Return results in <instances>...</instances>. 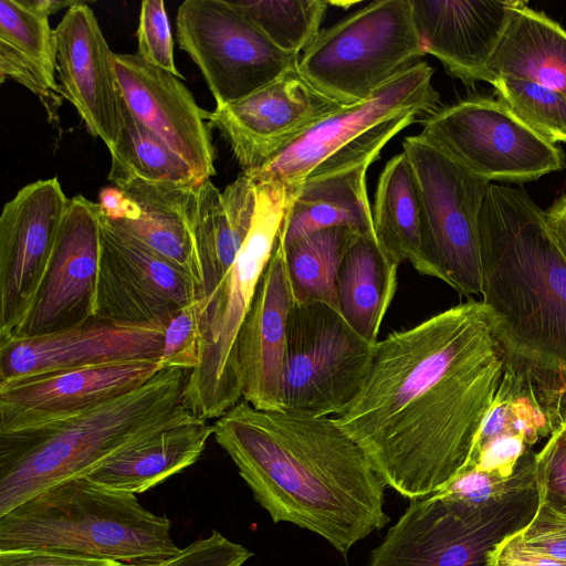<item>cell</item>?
<instances>
[{"label":"cell","mask_w":566,"mask_h":566,"mask_svg":"<svg viewBox=\"0 0 566 566\" xmlns=\"http://www.w3.org/2000/svg\"><path fill=\"white\" fill-rule=\"evenodd\" d=\"M506 358L488 307L470 298L378 340L334 418L386 486L429 496L464 470Z\"/></svg>","instance_id":"6da1fadb"},{"label":"cell","mask_w":566,"mask_h":566,"mask_svg":"<svg viewBox=\"0 0 566 566\" xmlns=\"http://www.w3.org/2000/svg\"><path fill=\"white\" fill-rule=\"evenodd\" d=\"M212 434L274 523L313 532L346 556L389 522L386 484L334 417L259 410L241 399Z\"/></svg>","instance_id":"7a4b0ae2"},{"label":"cell","mask_w":566,"mask_h":566,"mask_svg":"<svg viewBox=\"0 0 566 566\" xmlns=\"http://www.w3.org/2000/svg\"><path fill=\"white\" fill-rule=\"evenodd\" d=\"M479 228L482 302L509 356L566 367V255L520 188L490 184Z\"/></svg>","instance_id":"3957f363"},{"label":"cell","mask_w":566,"mask_h":566,"mask_svg":"<svg viewBox=\"0 0 566 566\" xmlns=\"http://www.w3.org/2000/svg\"><path fill=\"white\" fill-rule=\"evenodd\" d=\"M189 373L165 368L137 389L65 418L0 431V516L164 430L200 419L182 401Z\"/></svg>","instance_id":"277c9868"},{"label":"cell","mask_w":566,"mask_h":566,"mask_svg":"<svg viewBox=\"0 0 566 566\" xmlns=\"http://www.w3.org/2000/svg\"><path fill=\"white\" fill-rule=\"evenodd\" d=\"M171 524L136 495L87 476L50 488L0 516V551L44 548L127 565L177 555Z\"/></svg>","instance_id":"5b68a950"},{"label":"cell","mask_w":566,"mask_h":566,"mask_svg":"<svg viewBox=\"0 0 566 566\" xmlns=\"http://www.w3.org/2000/svg\"><path fill=\"white\" fill-rule=\"evenodd\" d=\"M256 185L258 201L250 232L224 279L202 302L200 363L188 375L182 401L203 420L218 419L242 399L238 336L291 199V190L283 184Z\"/></svg>","instance_id":"8992f818"},{"label":"cell","mask_w":566,"mask_h":566,"mask_svg":"<svg viewBox=\"0 0 566 566\" xmlns=\"http://www.w3.org/2000/svg\"><path fill=\"white\" fill-rule=\"evenodd\" d=\"M433 69L420 62L376 91L369 98L344 106L248 175L255 182L295 188L312 179L379 158L385 145L417 116L440 108L432 85ZM247 174V172H245Z\"/></svg>","instance_id":"52a82bcc"},{"label":"cell","mask_w":566,"mask_h":566,"mask_svg":"<svg viewBox=\"0 0 566 566\" xmlns=\"http://www.w3.org/2000/svg\"><path fill=\"white\" fill-rule=\"evenodd\" d=\"M410 0H378L321 30L298 60L301 73L343 106L369 98L422 62Z\"/></svg>","instance_id":"ba28073f"},{"label":"cell","mask_w":566,"mask_h":566,"mask_svg":"<svg viewBox=\"0 0 566 566\" xmlns=\"http://www.w3.org/2000/svg\"><path fill=\"white\" fill-rule=\"evenodd\" d=\"M539 502L537 486L483 506L436 494L412 500L367 566H489L490 553L533 520Z\"/></svg>","instance_id":"9c48e42d"},{"label":"cell","mask_w":566,"mask_h":566,"mask_svg":"<svg viewBox=\"0 0 566 566\" xmlns=\"http://www.w3.org/2000/svg\"><path fill=\"white\" fill-rule=\"evenodd\" d=\"M418 184L421 209L422 274L460 295L482 293L480 211L491 182L458 165L420 135L403 139Z\"/></svg>","instance_id":"30bf717a"},{"label":"cell","mask_w":566,"mask_h":566,"mask_svg":"<svg viewBox=\"0 0 566 566\" xmlns=\"http://www.w3.org/2000/svg\"><path fill=\"white\" fill-rule=\"evenodd\" d=\"M421 124V137L489 182L531 181L565 168L563 151L499 98L469 96L438 108Z\"/></svg>","instance_id":"8fae6325"},{"label":"cell","mask_w":566,"mask_h":566,"mask_svg":"<svg viewBox=\"0 0 566 566\" xmlns=\"http://www.w3.org/2000/svg\"><path fill=\"white\" fill-rule=\"evenodd\" d=\"M374 348L331 306L294 303L286 327L283 410L340 416L363 386Z\"/></svg>","instance_id":"7c38bea8"},{"label":"cell","mask_w":566,"mask_h":566,"mask_svg":"<svg viewBox=\"0 0 566 566\" xmlns=\"http://www.w3.org/2000/svg\"><path fill=\"white\" fill-rule=\"evenodd\" d=\"M177 40L200 70L217 107L237 102L298 64L228 0H186L176 15Z\"/></svg>","instance_id":"4fadbf2b"},{"label":"cell","mask_w":566,"mask_h":566,"mask_svg":"<svg viewBox=\"0 0 566 566\" xmlns=\"http://www.w3.org/2000/svg\"><path fill=\"white\" fill-rule=\"evenodd\" d=\"M69 199L57 178L24 186L0 217V343L24 327L54 253Z\"/></svg>","instance_id":"5bb4252c"},{"label":"cell","mask_w":566,"mask_h":566,"mask_svg":"<svg viewBox=\"0 0 566 566\" xmlns=\"http://www.w3.org/2000/svg\"><path fill=\"white\" fill-rule=\"evenodd\" d=\"M343 107L317 90L297 64L252 94L216 106L207 122L219 130L243 172L249 174Z\"/></svg>","instance_id":"9a60e30c"},{"label":"cell","mask_w":566,"mask_h":566,"mask_svg":"<svg viewBox=\"0 0 566 566\" xmlns=\"http://www.w3.org/2000/svg\"><path fill=\"white\" fill-rule=\"evenodd\" d=\"M201 300L196 281L101 212V256L95 317L145 324L165 322Z\"/></svg>","instance_id":"2e32d148"},{"label":"cell","mask_w":566,"mask_h":566,"mask_svg":"<svg viewBox=\"0 0 566 566\" xmlns=\"http://www.w3.org/2000/svg\"><path fill=\"white\" fill-rule=\"evenodd\" d=\"M167 323L128 324L93 317L59 332L0 343V384L64 370L160 360Z\"/></svg>","instance_id":"e0dca14e"},{"label":"cell","mask_w":566,"mask_h":566,"mask_svg":"<svg viewBox=\"0 0 566 566\" xmlns=\"http://www.w3.org/2000/svg\"><path fill=\"white\" fill-rule=\"evenodd\" d=\"M99 256L101 207L76 195L69 199L43 285L17 337L59 332L95 317Z\"/></svg>","instance_id":"ac0fdd59"},{"label":"cell","mask_w":566,"mask_h":566,"mask_svg":"<svg viewBox=\"0 0 566 566\" xmlns=\"http://www.w3.org/2000/svg\"><path fill=\"white\" fill-rule=\"evenodd\" d=\"M159 361L128 360L0 384V431L65 418L143 386Z\"/></svg>","instance_id":"d6986e66"},{"label":"cell","mask_w":566,"mask_h":566,"mask_svg":"<svg viewBox=\"0 0 566 566\" xmlns=\"http://www.w3.org/2000/svg\"><path fill=\"white\" fill-rule=\"evenodd\" d=\"M54 35L62 96L74 106L88 133L101 138L109 149L119 132L116 54L109 49L93 10L83 1L66 10Z\"/></svg>","instance_id":"ffe728a7"},{"label":"cell","mask_w":566,"mask_h":566,"mask_svg":"<svg viewBox=\"0 0 566 566\" xmlns=\"http://www.w3.org/2000/svg\"><path fill=\"white\" fill-rule=\"evenodd\" d=\"M115 70L125 103L148 129L201 178L216 175L214 148L200 108L181 78L136 54H116Z\"/></svg>","instance_id":"44dd1931"},{"label":"cell","mask_w":566,"mask_h":566,"mask_svg":"<svg viewBox=\"0 0 566 566\" xmlns=\"http://www.w3.org/2000/svg\"><path fill=\"white\" fill-rule=\"evenodd\" d=\"M293 304L279 237L238 336L242 399L259 410L284 407L286 327Z\"/></svg>","instance_id":"7402d4cb"},{"label":"cell","mask_w":566,"mask_h":566,"mask_svg":"<svg viewBox=\"0 0 566 566\" xmlns=\"http://www.w3.org/2000/svg\"><path fill=\"white\" fill-rule=\"evenodd\" d=\"M517 0H410L426 54L465 84L489 82L490 60Z\"/></svg>","instance_id":"603a6c76"},{"label":"cell","mask_w":566,"mask_h":566,"mask_svg":"<svg viewBox=\"0 0 566 566\" xmlns=\"http://www.w3.org/2000/svg\"><path fill=\"white\" fill-rule=\"evenodd\" d=\"M146 182L115 186L128 200L126 214L107 219L158 255L191 276L199 285L192 222L201 182Z\"/></svg>","instance_id":"cb8c5ba5"},{"label":"cell","mask_w":566,"mask_h":566,"mask_svg":"<svg viewBox=\"0 0 566 566\" xmlns=\"http://www.w3.org/2000/svg\"><path fill=\"white\" fill-rule=\"evenodd\" d=\"M258 185L245 172L221 192L201 182L192 222L200 272L201 301L206 302L233 265L253 223Z\"/></svg>","instance_id":"d4e9b609"},{"label":"cell","mask_w":566,"mask_h":566,"mask_svg":"<svg viewBox=\"0 0 566 566\" xmlns=\"http://www.w3.org/2000/svg\"><path fill=\"white\" fill-rule=\"evenodd\" d=\"M55 73V35L49 14L35 0H1L0 81L13 80L36 95L54 125L63 102Z\"/></svg>","instance_id":"484cf974"},{"label":"cell","mask_w":566,"mask_h":566,"mask_svg":"<svg viewBox=\"0 0 566 566\" xmlns=\"http://www.w3.org/2000/svg\"><path fill=\"white\" fill-rule=\"evenodd\" d=\"M370 165L365 163L290 188L291 199L280 233L282 244L335 227L375 237L366 184Z\"/></svg>","instance_id":"4316f807"},{"label":"cell","mask_w":566,"mask_h":566,"mask_svg":"<svg viewBox=\"0 0 566 566\" xmlns=\"http://www.w3.org/2000/svg\"><path fill=\"white\" fill-rule=\"evenodd\" d=\"M212 434L197 419L164 430L104 461L86 476L111 490L143 493L192 465Z\"/></svg>","instance_id":"83f0119b"},{"label":"cell","mask_w":566,"mask_h":566,"mask_svg":"<svg viewBox=\"0 0 566 566\" xmlns=\"http://www.w3.org/2000/svg\"><path fill=\"white\" fill-rule=\"evenodd\" d=\"M488 73L490 83L503 76L525 80L566 96V30L517 0Z\"/></svg>","instance_id":"f1b7e54d"},{"label":"cell","mask_w":566,"mask_h":566,"mask_svg":"<svg viewBox=\"0 0 566 566\" xmlns=\"http://www.w3.org/2000/svg\"><path fill=\"white\" fill-rule=\"evenodd\" d=\"M398 264L375 237L360 234L347 249L337 274L339 312L349 326L376 345L397 289Z\"/></svg>","instance_id":"f546056e"},{"label":"cell","mask_w":566,"mask_h":566,"mask_svg":"<svg viewBox=\"0 0 566 566\" xmlns=\"http://www.w3.org/2000/svg\"><path fill=\"white\" fill-rule=\"evenodd\" d=\"M421 198L413 169L403 151L384 167L373 211L375 238L398 265L408 261L422 274Z\"/></svg>","instance_id":"4dcf8cb0"},{"label":"cell","mask_w":566,"mask_h":566,"mask_svg":"<svg viewBox=\"0 0 566 566\" xmlns=\"http://www.w3.org/2000/svg\"><path fill=\"white\" fill-rule=\"evenodd\" d=\"M108 180L115 186L133 180L146 182H195L193 169L148 129L129 109L120 92L119 132L108 149Z\"/></svg>","instance_id":"1f68e13d"},{"label":"cell","mask_w":566,"mask_h":566,"mask_svg":"<svg viewBox=\"0 0 566 566\" xmlns=\"http://www.w3.org/2000/svg\"><path fill=\"white\" fill-rule=\"evenodd\" d=\"M359 235L352 228L335 227L283 245L295 304L323 303L339 312L338 269L347 249Z\"/></svg>","instance_id":"d6a6232c"},{"label":"cell","mask_w":566,"mask_h":566,"mask_svg":"<svg viewBox=\"0 0 566 566\" xmlns=\"http://www.w3.org/2000/svg\"><path fill=\"white\" fill-rule=\"evenodd\" d=\"M233 3L275 46L300 55L321 32L328 7L322 0H237Z\"/></svg>","instance_id":"836d02e7"},{"label":"cell","mask_w":566,"mask_h":566,"mask_svg":"<svg viewBox=\"0 0 566 566\" xmlns=\"http://www.w3.org/2000/svg\"><path fill=\"white\" fill-rule=\"evenodd\" d=\"M497 98L527 127L551 142L566 143V96L535 82L496 77Z\"/></svg>","instance_id":"e575fe53"},{"label":"cell","mask_w":566,"mask_h":566,"mask_svg":"<svg viewBox=\"0 0 566 566\" xmlns=\"http://www.w3.org/2000/svg\"><path fill=\"white\" fill-rule=\"evenodd\" d=\"M535 454L525 459L510 478L471 469L459 474L434 494L472 506H483L514 493L535 488L537 486Z\"/></svg>","instance_id":"d590c367"},{"label":"cell","mask_w":566,"mask_h":566,"mask_svg":"<svg viewBox=\"0 0 566 566\" xmlns=\"http://www.w3.org/2000/svg\"><path fill=\"white\" fill-rule=\"evenodd\" d=\"M202 301L178 310L168 321L159 368L192 371L200 363V317Z\"/></svg>","instance_id":"8d00e7d4"},{"label":"cell","mask_w":566,"mask_h":566,"mask_svg":"<svg viewBox=\"0 0 566 566\" xmlns=\"http://www.w3.org/2000/svg\"><path fill=\"white\" fill-rule=\"evenodd\" d=\"M136 38L142 59L184 80L175 64L174 40L163 0L142 2Z\"/></svg>","instance_id":"74e56055"},{"label":"cell","mask_w":566,"mask_h":566,"mask_svg":"<svg viewBox=\"0 0 566 566\" xmlns=\"http://www.w3.org/2000/svg\"><path fill=\"white\" fill-rule=\"evenodd\" d=\"M541 502L566 516V416L535 454Z\"/></svg>","instance_id":"f35d334b"},{"label":"cell","mask_w":566,"mask_h":566,"mask_svg":"<svg viewBox=\"0 0 566 566\" xmlns=\"http://www.w3.org/2000/svg\"><path fill=\"white\" fill-rule=\"evenodd\" d=\"M248 548L232 542L219 531L196 539L167 559L128 566H243L252 557Z\"/></svg>","instance_id":"ab89813d"},{"label":"cell","mask_w":566,"mask_h":566,"mask_svg":"<svg viewBox=\"0 0 566 566\" xmlns=\"http://www.w3.org/2000/svg\"><path fill=\"white\" fill-rule=\"evenodd\" d=\"M525 544L566 562V516L539 502L533 520L520 531Z\"/></svg>","instance_id":"60d3db41"},{"label":"cell","mask_w":566,"mask_h":566,"mask_svg":"<svg viewBox=\"0 0 566 566\" xmlns=\"http://www.w3.org/2000/svg\"><path fill=\"white\" fill-rule=\"evenodd\" d=\"M525 364L538 400L556 429L566 416V367Z\"/></svg>","instance_id":"b9f144b4"},{"label":"cell","mask_w":566,"mask_h":566,"mask_svg":"<svg viewBox=\"0 0 566 566\" xmlns=\"http://www.w3.org/2000/svg\"><path fill=\"white\" fill-rule=\"evenodd\" d=\"M0 566H128L111 559L86 557L62 551L21 548L0 551Z\"/></svg>","instance_id":"7bdbcfd3"},{"label":"cell","mask_w":566,"mask_h":566,"mask_svg":"<svg viewBox=\"0 0 566 566\" xmlns=\"http://www.w3.org/2000/svg\"><path fill=\"white\" fill-rule=\"evenodd\" d=\"M489 566H566V562L528 546L517 532L495 546Z\"/></svg>","instance_id":"ee69618b"},{"label":"cell","mask_w":566,"mask_h":566,"mask_svg":"<svg viewBox=\"0 0 566 566\" xmlns=\"http://www.w3.org/2000/svg\"><path fill=\"white\" fill-rule=\"evenodd\" d=\"M547 224L566 255V193L560 195L545 210Z\"/></svg>","instance_id":"f6af8a7d"},{"label":"cell","mask_w":566,"mask_h":566,"mask_svg":"<svg viewBox=\"0 0 566 566\" xmlns=\"http://www.w3.org/2000/svg\"><path fill=\"white\" fill-rule=\"evenodd\" d=\"M356 2H333V4H336V6H346V8L355 4Z\"/></svg>","instance_id":"bcb514c9"}]
</instances>
